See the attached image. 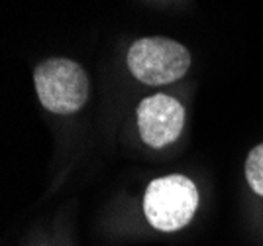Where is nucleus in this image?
I'll list each match as a JSON object with an SVG mask.
<instances>
[{
    "instance_id": "1",
    "label": "nucleus",
    "mask_w": 263,
    "mask_h": 246,
    "mask_svg": "<svg viewBox=\"0 0 263 246\" xmlns=\"http://www.w3.org/2000/svg\"><path fill=\"white\" fill-rule=\"evenodd\" d=\"M198 207L197 185L185 175L154 179L143 197V211L152 226L171 233L191 223Z\"/></svg>"
},
{
    "instance_id": "2",
    "label": "nucleus",
    "mask_w": 263,
    "mask_h": 246,
    "mask_svg": "<svg viewBox=\"0 0 263 246\" xmlns=\"http://www.w3.org/2000/svg\"><path fill=\"white\" fill-rule=\"evenodd\" d=\"M33 81L40 102L55 114L77 112L88 99L87 73L79 63L65 57H53L40 63Z\"/></svg>"
},
{
    "instance_id": "3",
    "label": "nucleus",
    "mask_w": 263,
    "mask_h": 246,
    "mask_svg": "<svg viewBox=\"0 0 263 246\" xmlns=\"http://www.w3.org/2000/svg\"><path fill=\"white\" fill-rule=\"evenodd\" d=\"M132 75L145 85H167L185 75L191 56L183 44L167 38H143L128 51Z\"/></svg>"
},
{
    "instance_id": "4",
    "label": "nucleus",
    "mask_w": 263,
    "mask_h": 246,
    "mask_svg": "<svg viewBox=\"0 0 263 246\" xmlns=\"http://www.w3.org/2000/svg\"><path fill=\"white\" fill-rule=\"evenodd\" d=\"M185 126V107L169 95H154L138 107V128L142 140L152 148L175 142Z\"/></svg>"
},
{
    "instance_id": "5",
    "label": "nucleus",
    "mask_w": 263,
    "mask_h": 246,
    "mask_svg": "<svg viewBox=\"0 0 263 246\" xmlns=\"http://www.w3.org/2000/svg\"><path fill=\"white\" fill-rule=\"evenodd\" d=\"M246 178L257 195H263V144L255 146L246 160Z\"/></svg>"
}]
</instances>
